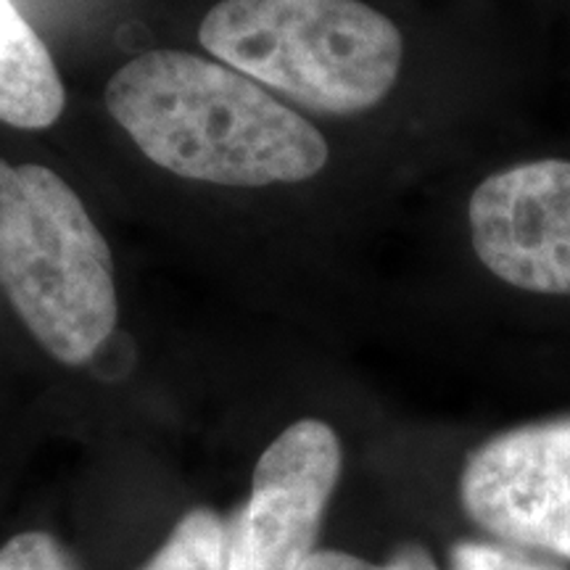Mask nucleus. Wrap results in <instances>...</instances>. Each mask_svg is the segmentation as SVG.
<instances>
[{
  "label": "nucleus",
  "mask_w": 570,
  "mask_h": 570,
  "mask_svg": "<svg viewBox=\"0 0 570 570\" xmlns=\"http://www.w3.org/2000/svg\"><path fill=\"white\" fill-rule=\"evenodd\" d=\"M63 104L67 92L48 46L13 0H0V122L46 130L59 122Z\"/></svg>",
  "instance_id": "0eeeda50"
},
{
  "label": "nucleus",
  "mask_w": 570,
  "mask_h": 570,
  "mask_svg": "<svg viewBox=\"0 0 570 570\" xmlns=\"http://www.w3.org/2000/svg\"><path fill=\"white\" fill-rule=\"evenodd\" d=\"M449 570H568L550 554L499 539H462L449 550Z\"/></svg>",
  "instance_id": "1a4fd4ad"
},
{
  "label": "nucleus",
  "mask_w": 570,
  "mask_h": 570,
  "mask_svg": "<svg viewBox=\"0 0 570 570\" xmlns=\"http://www.w3.org/2000/svg\"><path fill=\"white\" fill-rule=\"evenodd\" d=\"M302 570H441L423 544H404L386 562H367L338 550H315Z\"/></svg>",
  "instance_id": "9b49d317"
},
{
  "label": "nucleus",
  "mask_w": 570,
  "mask_h": 570,
  "mask_svg": "<svg viewBox=\"0 0 570 570\" xmlns=\"http://www.w3.org/2000/svg\"><path fill=\"white\" fill-rule=\"evenodd\" d=\"M468 219L475 254L499 281L570 296V161L515 164L487 177Z\"/></svg>",
  "instance_id": "423d86ee"
},
{
  "label": "nucleus",
  "mask_w": 570,
  "mask_h": 570,
  "mask_svg": "<svg viewBox=\"0 0 570 570\" xmlns=\"http://www.w3.org/2000/svg\"><path fill=\"white\" fill-rule=\"evenodd\" d=\"M198 40L227 67L320 114H360L402 69L399 27L362 0H223Z\"/></svg>",
  "instance_id": "7ed1b4c3"
},
{
  "label": "nucleus",
  "mask_w": 570,
  "mask_h": 570,
  "mask_svg": "<svg viewBox=\"0 0 570 570\" xmlns=\"http://www.w3.org/2000/svg\"><path fill=\"white\" fill-rule=\"evenodd\" d=\"M106 109L154 164L185 180L262 188L302 183L327 164V142L302 114L227 63L183 51L127 61Z\"/></svg>",
  "instance_id": "f257e3e1"
},
{
  "label": "nucleus",
  "mask_w": 570,
  "mask_h": 570,
  "mask_svg": "<svg viewBox=\"0 0 570 570\" xmlns=\"http://www.w3.org/2000/svg\"><path fill=\"white\" fill-rule=\"evenodd\" d=\"M0 570H80L67 547L48 531H24L0 547Z\"/></svg>",
  "instance_id": "9d476101"
},
{
  "label": "nucleus",
  "mask_w": 570,
  "mask_h": 570,
  "mask_svg": "<svg viewBox=\"0 0 570 570\" xmlns=\"http://www.w3.org/2000/svg\"><path fill=\"white\" fill-rule=\"evenodd\" d=\"M138 570H227V523L209 508L190 510Z\"/></svg>",
  "instance_id": "6e6552de"
},
{
  "label": "nucleus",
  "mask_w": 570,
  "mask_h": 570,
  "mask_svg": "<svg viewBox=\"0 0 570 570\" xmlns=\"http://www.w3.org/2000/svg\"><path fill=\"white\" fill-rule=\"evenodd\" d=\"M341 465V441L323 420L285 428L256 462L252 494L227 523V570H302Z\"/></svg>",
  "instance_id": "39448f33"
},
{
  "label": "nucleus",
  "mask_w": 570,
  "mask_h": 570,
  "mask_svg": "<svg viewBox=\"0 0 570 570\" xmlns=\"http://www.w3.org/2000/svg\"><path fill=\"white\" fill-rule=\"evenodd\" d=\"M460 502L491 539L570 562V415L510 428L473 449Z\"/></svg>",
  "instance_id": "20e7f679"
},
{
  "label": "nucleus",
  "mask_w": 570,
  "mask_h": 570,
  "mask_svg": "<svg viewBox=\"0 0 570 570\" xmlns=\"http://www.w3.org/2000/svg\"><path fill=\"white\" fill-rule=\"evenodd\" d=\"M0 288L53 360L82 365L117 327L109 244L42 164L0 159Z\"/></svg>",
  "instance_id": "f03ea898"
}]
</instances>
